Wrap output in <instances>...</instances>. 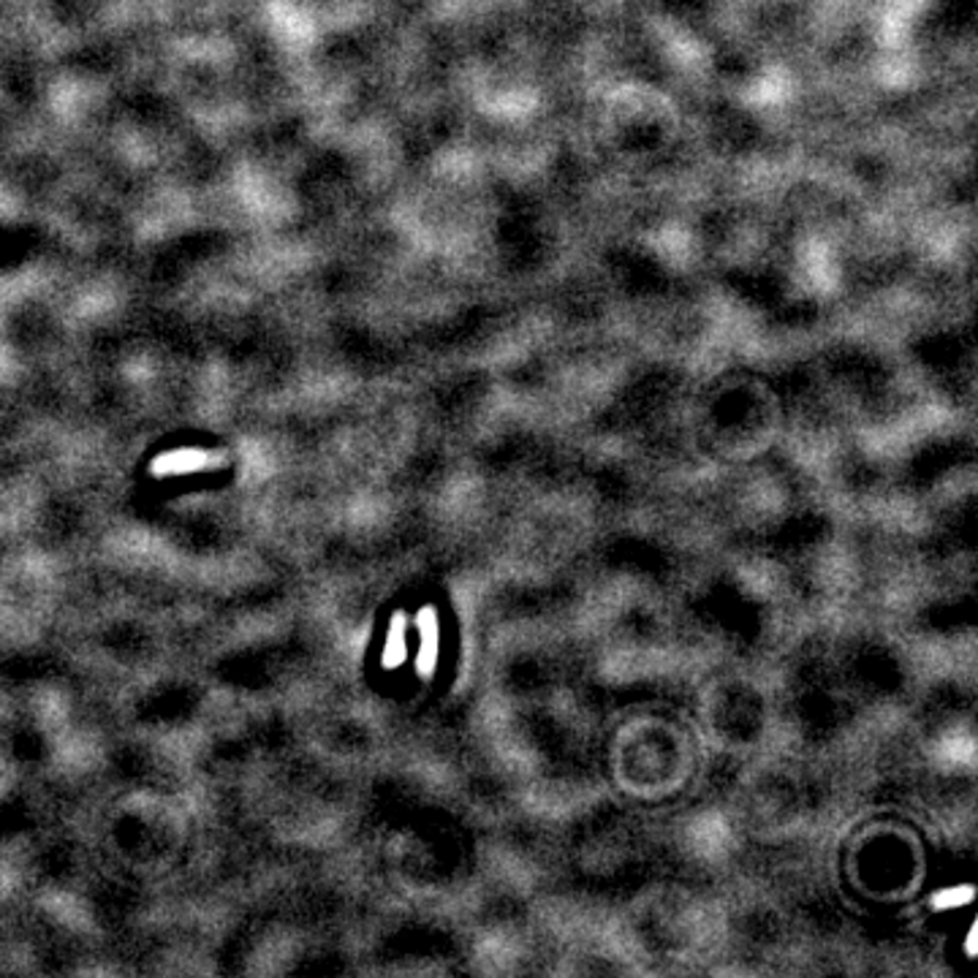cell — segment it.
<instances>
[{
  "label": "cell",
  "mask_w": 978,
  "mask_h": 978,
  "mask_svg": "<svg viewBox=\"0 0 978 978\" xmlns=\"http://www.w3.org/2000/svg\"><path fill=\"white\" fill-rule=\"evenodd\" d=\"M204 454L199 452H177V454H164V459L155 462L158 473H172V470H193L207 465V459H202Z\"/></svg>",
  "instance_id": "cell-1"
}]
</instances>
